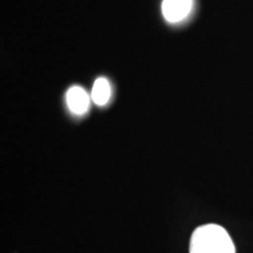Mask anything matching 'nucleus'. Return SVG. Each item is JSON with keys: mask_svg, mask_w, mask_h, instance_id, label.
<instances>
[{"mask_svg": "<svg viewBox=\"0 0 253 253\" xmlns=\"http://www.w3.org/2000/svg\"><path fill=\"white\" fill-rule=\"evenodd\" d=\"M194 0H163L162 12L169 23H178L191 12Z\"/></svg>", "mask_w": 253, "mask_h": 253, "instance_id": "2", "label": "nucleus"}, {"mask_svg": "<svg viewBox=\"0 0 253 253\" xmlns=\"http://www.w3.org/2000/svg\"><path fill=\"white\" fill-rule=\"evenodd\" d=\"M190 253H236L227 231L216 224L199 226L190 240Z\"/></svg>", "mask_w": 253, "mask_h": 253, "instance_id": "1", "label": "nucleus"}, {"mask_svg": "<svg viewBox=\"0 0 253 253\" xmlns=\"http://www.w3.org/2000/svg\"><path fill=\"white\" fill-rule=\"evenodd\" d=\"M112 95V89H110L109 82L104 78L97 79L94 82L93 89H91V100L97 106H104L108 102Z\"/></svg>", "mask_w": 253, "mask_h": 253, "instance_id": "4", "label": "nucleus"}, {"mask_svg": "<svg viewBox=\"0 0 253 253\" xmlns=\"http://www.w3.org/2000/svg\"><path fill=\"white\" fill-rule=\"evenodd\" d=\"M67 106L71 109L72 113L77 114V115H82L89 108L90 99L89 95L84 88L79 86H73L71 89L67 91Z\"/></svg>", "mask_w": 253, "mask_h": 253, "instance_id": "3", "label": "nucleus"}]
</instances>
